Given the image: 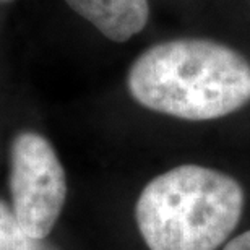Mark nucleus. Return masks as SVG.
Segmentation results:
<instances>
[{"instance_id":"nucleus-1","label":"nucleus","mask_w":250,"mask_h":250,"mask_svg":"<svg viewBox=\"0 0 250 250\" xmlns=\"http://www.w3.org/2000/svg\"><path fill=\"white\" fill-rule=\"evenodd\" d=\"M127 89L148 111L190 122L216 121L250 103V62L213 39H169L132 62Z\"/></svg>"},{"instance_id":"nucleus-2","label":"nucleus","mask_w":250,"mask_h":250,"mask_svg":"<svg viewBox=\"0 0 250 250\" xmlns=\"http://www.w3.org/2000/svg\"><path fill=\"white\" fill-rule=\"evenodd\" d=\"M246 193L226 172L182 164L151 179L135 203L148 250H216L234 232Z\"/></svg>"},{"instance_id":"nucleus-3","label":"nucleus","mask_w":250,"mask_h":250,"mask_svg":"<svg viewBox=\"0 0 250 250\" xmlns=\"http://www.w3.org/2000/svg\"><path fill=\"white\" fill-rule=\"evenodd\" d=\"M12 209L29 236L46 239L67 202V176L61 158L44 135L23 130L10 145L8 176Z\"/></svg>"},{"instance_id":"nucleus-4","label":"nucleus","mask_w":250,"mask_h":250,"mask_svg":"<svg viewBox=\"0 0 250 250\" xmlns=\"http://www.w3.org/2000/svg\"><path fill=\"white\" fill-rule=\"evenodd\" d=\"M65 3L114 42L135 38L149 20L148 0H65Z\"/></svg>"},{"instance_id":"nucleus-5","label":"nucleus","mask_w":250,"mask_h":250,"mask_svg":"<svg viewBox=\"0 0 250 250\" xmlns=\"http://www.w3.org/2000/svg\"><path fill=\"white\" fill-rule=\"evenodd\" d=\"M0 250H56L46 239H36L18 223L12 207L0 200Z\"/></svg>"},{"instance_id":"nucleus-6","label":"nucleus","mask_w":250,"mask_h":250,"mask_svg":"<svg viewBox=\"0 0 250 250\" xmlns=\"http://www.w3.org/2000/svg\"><path fill=\"white\" fill-rule=\"evenodd\" d=\"M223 250H250V229L231 239Z\"/></svg>"},{"instance_id":"nucleus-7","label":"nucleus","mask_w":250,"mask_h":250,"mask_svg":"<svg viewBox=\"0 0 250 250\" xmlns=\"http://www.w3.org/2000/svg\"><path fill=\"white\" fill-rule=\"evenodd\" d=\"M0 2H12V0H0Z\"/></svg>"}]
</instances>
